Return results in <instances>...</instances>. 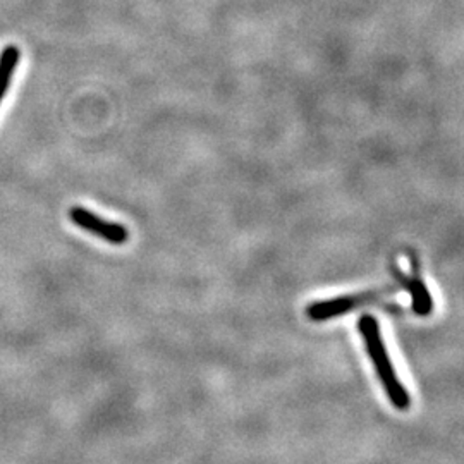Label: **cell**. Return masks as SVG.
Returning <instances> with one entry per match:
<instances>
[{
  "label": "cell",
  "instance_id": "1",
  "mask_svg": "<svg viewBox=\"0 0 464 464\" xmlns=\"http://www.w3.org/2000/svg\"><path fill=\"white\" fill-rule=\"evenodd\" d=\"M358 329L365 341L366 353H368L372 365L381 379L387 398L399 411H408L411 406V398H410V392L406 391V387L402 385V382L399 381L396 368L389 358L377 318L373 315L360 316Z\"/></svg>",
  "mask_w": 464,
  "mask_h": 464
},
{
  "label": "cell",
  "instance_id": "3",
  "mask_svg": "<svg viewBox=\"0 0 464 464\" xmlns=\"http://www.w3.org/2000/svg\"><path fill=\"white\" fill-rule=\"evenodd\" d=\"M69 218L72 220V224H76L80 229L99 236L100 239L111 243V245H124L130 239V232L117 222L105 220L102 217L95 216L93 212H90L84 207H71L69 208Z\"/></svg>",
  "mask_w": 464,
  "mask_h": 464
},
{
  "label": "cell",
  "instance_id": "5",
  "mask_svg": "<svg viewBox=\"0 0 464 464\" xmlns=\"http://www.w3.org/2000/svg\"><path fill=\"white\" fill-rule=\"evenodd\" d=\"M19 59H21V50L17 49L16 45H7L0 52V103L14 78Z\"/></svg>",
  "mask_w": 464,
  "mask_h": 464
},
{
  "label": "cell",
  "instance_id": "4",
  "mask_svg": "<svg viewBox=\"0 0 464 464\" xmlns=\"http://www.w3.org/2000/svg\"><path fill=\"white\" fill-rule=\"evenodd\" d=\"M410 264H411V276H406L398 266H394L396 277L402 284L404 289L411 295V308L418 316H429L433 312V299H431L429 287L421 277V266L415 253H410Z\"/></svg>",
  "mask_w": 464,
  "mask_h": 464
},
{
  "label": "cell",
  "instance_id": "2",
  "mask_svg": "<svg viewBox=\"0 0 464 464\" xmlns=\"http://www.w3.org/2000/svg\"><path fill=\"white\" fill-rule=\"evenodd\" d=\"M396 291H398L396 285H389L383 289H372V291H363L358 295H346V296L315 301V303L308 304L306 316L314 322H325V320H331L335 316L346 315L349 312H354L370 303H375L382 296L394 295Z\"/></svg>",
  "mask_w": 464,
  "mask_h": 464
}]
</instances>
